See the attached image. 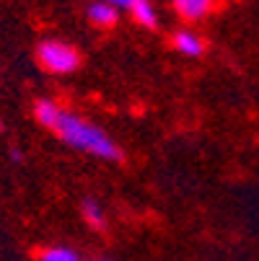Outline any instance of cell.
<instances>
[{
    "label": "cell",
    "instance_id": "cell-10",
    "mask_svg": "<svg viewBox=\"0 0 259 261\" xmlns=\"http://www.w3.org/2000/svg\"><path fill=\"white\" fill-rule=\"evenodd\" d=\"M104 3H109V6H114L117 11H130V6L135 3V0H104Z\"/></svg>",
    "mask_w": 259,
    "mask_h": 261
},
{
    "label": "cell",
    "instance_id": "cell-8",
    "mask_svg": "<svg viewBox=\"0 0 259 261\" xmlns=\"http://www.w3.org/2000/svg\"><path fill=\"white\" fill-rule=\"evenodd\" d=\"M60 103L57 101H52V98H39L34 103V119L39 122L44 129H50L52 124H55V119H57V114H60Z\"/></svg>",
    "mask_w": 259,
    "mask_h": 261
},
{
    "label": "cell",
    "instance_id": "cell-1",
    "mask_svg": "<svg viewBox=\"0 0 259 261\" xmlns=\"http://www.w3.org/2000/svg\"><path fill=\"white\" fill-rule=\"evenodd\" d=\"M50 132H55L57 140L65 142L67 147H73V150L93 155L99 161L120 163L125 158L122 147L114 142V137L106 129L83 119L81 114H76V111H70V109H60V114H57L55 124L50 127Z\"/></svg>",
    "mask_w": 259,
    "mask_h": 261
},
{
    "label": "cell",
    "instance_id": "cell-9",
    "mask_svg": "<svg viewBox=\"0 0 259 261\" xmlns=\"http://www.w3.org/2000/svg\"><path fill=\"white\" fill-rule=\"evenodd\" d=\"M39 261H83L78 251H73L70 246H50L42 251Z\"/></svg>",
    "mask_w": 259,
    "mask_h": 261
},
{
    "label": "cell",
    "instance_id": "cell-2",
    "mask_svg": "<svg viewBox=\"0 0 259 261\" xmlns=\"http://www.w3.org/2000/svg\"><path fill=\"white\" fill-rule=\"evenodd\" d=\"M36 62L52 75H73L83 65L81 52L62 39H42L36 44Z\"/></svg>",
    "mask_w": 259,
    "mask_h": 261
},
{
    "label": "cell",
    "instance_id": "cell-7",
    "mask_svg": "<svg viewBox=\"0 0 259 261\" xmlns=\"http://www.w3.org/2000/svg\"><path fill=\"white\" fill-rule=\"evenodd\" d=\"M81 215L86 220V225L93 230H104L106 228V210L101 207V202H96L93 197H86L81 202Z\"/></svg>",
    "mask_w": 259,
    "mask_h": 261
},
{
    "label": "cell",
    "instance_id": "cell-5",
    "mask_svg": "<svg viewBox=\"0 0 259 261\" xmlns=\"http://www.w3.org/2000/svg\"><path fill=\"white\" fill-rule=\"evenodd\" d=\"M171 6H174L179 18L195 23V21H202L210 16L215 0H171Z\"/></svg>",
    "mask_w": 259,
    "mask_h": 261
},
{
    "label": "cell",
    "instance_id": "cell-11",
    "mask_svg": "<svg viewBox=\"0 0 259 261\" xmlns=\"http://www.w3.org/2000/svg\"><path fill=\"white\" fill-rule=\"evenodd\" d=\"M91 261H114V258H106V256H99V258H91Z\"/></svg>",
    "mask_w": 259,
    "mask_h": 261
},
{
    "label": "cell",
    "instance_id": "cell-3",
    "mask_svg": "<svg viewBox=\"0 0 259 261\" xmlns=\"http://www.w3.org/2000/svg\"><path fill=\"white\" fill-rule=\"evenodd\" d=\"M171 47H174L179 55L192 57V60H197V57L205 55V39H202L195 29H176L174 36H171Z\"/></svg>",
    "mask_w": 259,
    "mask_h": 261
},
{
    "label": "cell",
    "instance_id": "cell-6",
    "mask_svg": "<svg viewBox=\"0 0 259 261\" xmlns=\"http://www.w3.org/2000/svg\"><path fill=\"white\" fill-rule=\"evenodd\" d=\"M132 16V21L143 29H158V11L153 6V0H135L127 11Z\"/></svg>",
    "mask_w": 259,
    "mask_h": 261
},
{
    "label": "cell",
    "instance_id": "cell-4",
    "mask_svg": "<svg viewBox=\"0 0 259 261\" xmlns=\"http://www.w3.org/2000/svg\"><path fill=\"white\" fill-rule=\"evenodd\" d=\"M86 18L96 26V29H114L120 23V11L114 6L104 3V0H93V3H88L86 8Z\"/></svg>",
    "mask_w": 259,
    "mask_h": 261
}]
</instances>
